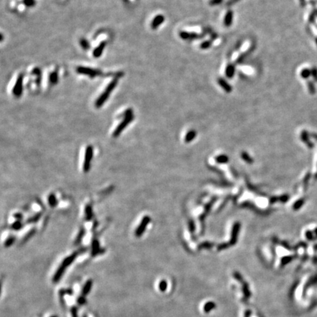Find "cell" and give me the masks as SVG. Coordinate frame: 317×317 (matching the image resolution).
<instances>
[{"instance_id": "obj_6", "label": "cell", "mask_w": 317, "mask_h": 317, "mask_svg": "<svg viewBox=\"0 0 317 317\" xmlns=\"http://www.w3.org/2000/svg\"><path fill=\"white\" fill-rule=\"evenodd\" d=\"M164 21H165V17H164L162 15H157V16H155V18H154V20L152 21V22H151V28L154 29H156L163 23Z\"/></svg>"}, {"instance_id": "obj_19", "label": "cell", "mask_w": 317, "mask_h": 317, "mask_svg": "<svg viewBox=\"0 0 317 317\" xmlns=\"http://www.w3.org/2000/svg\"><path fill=\"white\" fill-rule=\"evenodd\" d=\"M311 70V76L313 80L315 82H317V68L316 67H313Z\"/></svg>"}, {"instance_id": "obj_17", "label": "cell", "mask_w": 317, "mask_h": 317, "mask_svg": "<svg viewBox=\"0 0 317 317\" xmlns=\"http://www.w3.org/2000/svg\"><path fill=\"white\" fill-rule=\"evenodd\" d=\"M49 205H50L52 207L55 206V205H56V203H57V200H56V198H55V195H49Z\"/></svg>"}, {"instance_id": "obj_13", "label": "cell", "mask_w": 317, "mask_h": 317, "mask_svg": "<svg viewBox=\"0 0 317 317\" xmlns=\"http://www.w3.org/2000/svg\"><path fill=\"white\" fill-rule=\"evenodd\" d=\"M211 45H212V41H211V40H206V41H203V43H201L200 47H201V49H208L211 47Z\"/></svg>"}, {"instance_id": "obj_15", "label": "cell", "mask_w": 317, "mask_h": 317, "mask_svg": "<svg viewBox=\"0 0 317 317\" xmlns=\"http://www.w3.org/2000/svg\"><path fill=\"white\" fill-rule=\"evenodd\" d=\"M59 294L60 295L61 297H63V296L65 295V294H68V295H72L73 294V290L70 289V288H66V289H61L59 291Z\"/></svg>"}, {"instance_id": "obj_23", "label": "cell", "mask_w": 317, "mask_h": 317, "mask_svg": "<svg viewBox=\"0 0 317 317\" xmlns=\"http://www.w3.org/2000/svg\"><path fill=\"white\" fill-rule=\"evenodd\" d=\"M13 242H14V238H10L9 239H7V241H6L4 245H5L6 247H9V246L11 245Z\"/></svg>"}, {"instance_id": "obj_29", "label": "cell", "mask_w": 317, "mask_h": 317, "mask_svg": "<svg viewBox=\"0 0 317 317\" xmlns=\"http://www.w3.org/2000/svg\"><path fill=\"white\" fill-rule=\"evenodd\" d=\"M83 317H87V316H86V315H84Z\"/></svg>"}, {"instance_id": "obj_8", "label": "cell", "mask_w": 317, "mask_h": 317, "mask_svg": "<svg viewBox=\"0 0 317 317\" xmlns=\"http://www.w3.org/2000/svg\"><path fill=\"white\" fill-rule=\"evenodd\" d=\"M65 269L66 268H65L63 266L60 265V267L58 269L57 272H55V275H54L53 277V279H52V281H53L54 283H58V282L60 280L62 276L63 275L65 271Z\"/></svg>"}, {"instance_id": "obj_24", "label": "cell", "mask_w": 317, "mask_h": 317, "mask_svg": "<svg viewBox=\"0 0 317 317\" xmlns=\"http://www.w3.org/2000/svg\"><path fill=\"white\" fill-rule=\"evenodd\" d=\"M159 287H160V289L162 290V291L165 290V288H166V283H165V281L161 282L160 285H159Z\"/></svg>"}, {"instance_id": "obj_30", "label": "cell", "mask_w": 317, "mask_h": 317, "mask_svg": "<svg viewBox=\"0 0 317 317\" xmlns=\"http://www.w3.org/2000/svg\"><path fill=\"white\" fill-rule=\"evenodd\" d=\"M316 16H317V11H316Z\"/></svg>"}, {"instance_id": "obj_10", "label": "cell", "mask_w": 317, "mask_h": 317, "mask_svg": "<svg viewBox=\"0 0 317 317\" xmlns=\"http://www.w3.org/2000/svg\"><path fill=\"white\" fill-rule=\"evenodd\" d=\"M93 286V280L89 279V280H87L85 282V283L83 285V288L82 290V295L83 296H87L88 294H89L90 291H91V288Z\"/></svg>"}, {"instance_id": "obj_16", "label": "cell", "mask_w": 317, "mask_h": 317, "mask_svg": "<svg viewBox=\"0 0 317 317\" xmlns=\"http://www.w3.org/2000/svg\"><path fill=\"white\" fill-rule=\"evenodd\" d=\"M85 214H86V219L87 220H90L92 217L93 213H92V209H91V207L90 206L86 207V209H85Z\"/></svg>"}, {"instance_id": "obj_4", "label": "cell", "mask_w": 317, "mask_h": 317, "mask_svg": "<svg viewBox=\"0 0 317 317\" xmlns=\"http://www.w3.org/2000/svg\"><path fill=\"white\" fill-rule=\"evenodd\" d=\"M179 36L183 40H195V39L202 37V36H200L199 35L195 32H188L186 31H181L179 32Z\"/></svg>"}, {"instance_id": "obj_27", "label": "cell", "mask_w": 317, "mask_h": 317, "mask_svg": "<svg viewBox=\"0 0 317 317\" xmlns=\"http://www.w3.org/2000/svg\"><path fill=\"white\" fill-rule=\"evenodd\" d=\"M51 317H58L57 316H52Z\"/></svg>"}, {"instance_id": "obj_1", "label": "cell", "mask_w": 317, "mask_h": 317, "mask_svg": "<svg viewBox=\"0 0 317 317\" xmlns=\"http://www.w3.org/2000/svg\"><path fill=\"white\" fill-rule=\"evenodd\" d=\"M93 147L91 145L87 147L86 151H85V161H84L83 170L85 173L89 172V170L91 168V162L93 158Z\"/></svg>"}, {"instance_id": "obj_20", "label": "cell", "mask_w": 317, "mask_h": 317, "mask_svg": "<svg viewBox=\"0 0 317 317\" xmlns=\"http://www.w3.org/2000/svg\"><path fill=\"white\" fill-rule=\"evenodd\" d=\"M70 313H71L72 317H78V308L76 306H73L70 309Z\"/></svg>"}, {"instance_id": "obj_21", "label": "cell", "mask_w": 317, "mask_h": 317, "mask_svg": "<svg viewBox=\"0 0 317 317\" xmlns=\"http://www.w3.org/2000/svg\"><path fill=\"white\" fill-rule=\"evenodd\" d=\"M316 12L315 11H313L311 13L310 16H309V22H311V23H313L315 21V17H316Z\"/></svg>"}, {"instance_id": "obj_3", "label": "cell", "mask_w": 317, "mask_h": 317, "mask_svg": "<svg viewBox=\"0 0 317 317\" xmlns=\"http://www.w3.org/2000/svg\"><path fill=\"white\" fill-rule=\"evenodd\" d=\"M149 221H150L149 217H147V216L144 217V218L142 219L141 223L139 224V225L137 227L136 231H135V235H136V236L139 237L142 236V234H143V232L145 231V227L148 225Z\"/></svg>"}, {"instance_id": "obj_22", "label": "cell", "mask_w": 317, "mask_h": 317, "mask_svg": "<svg viewBox=\"0 0 317 317\" xmlns=\"http://www.w3.org/2000/svg\"><path fill=\"white\" fill-rule=\"evenodd\" d=\"M223 0H210L209 1V4L211 6L217 5V4H221Z\"/></svg>"}, {"instance_id": "obj_12", "label": "cell", "mask_w": 317, "mask_h": 317, "mask_svg": "<svg viewBox=\"0 0 317 317\" xmlns=\"http://www.w3.org/2000/svg\"><path fill=\"white\" fill-rule=\"evenodd\" d=\"M300 76L303 79H307L311 76V70L308 68H303L300 72Z\"/></svg>"}, {"instance_id": "obj_11", "label": "cell", "mask_w": 317, "mask_h": 317, "mask_svg": "<svg viewBox=\"0 0 317 317\" xmlns=\"http://www.w3.org/2000/svg\"><path fill=\"white\" fill-rule=\"evenodd\" d=\"M235 65L232 63H229L227 65L226 68H225V76L228 79H232L234 76V74H235Z\"/></svg>"}, {"instance_id": "obj_5", "label": "cell", "mask_w": 317, "mask_h": 317, "mask_svg": "<svg viewBox=\"0 0 317 317\" xmlns=\"http://www.w3.org/2000/svg\"><path fill=\"white\" fill-rule=\"evenodd\" d=\"M217 83L219 84L220 87L225 91L226 93H231L232 91V87L230 84H228L227 82V81L225 80L223 78H218L217 79Z\"/></svg>"}, {"instance_id": "obj_2", "label": "cell", "mask_w": 317, "mask_h": 317, "mask_svg": "<svg viewBox=\"0 0 317 317\" xmlns=\"http://www.w3.org/2000/svg\"><path fill=\"white\" fill-rule=\"evenodd\" d=\"M132 116L131 115V113H129V115L126 117L125 119H124V121L121 123V124H120V125L116 128V129H115V131L113 133L114 137H117L119 136V134L121 133V132H122V131L124 130L126 127H127V126L129 124V123H130V121H132Z\"/></svg>"}, {"instance_id": "obj_25", "label": "cell", "mask_w": 317, "mask_h": 317, "mask_svg": "<svg viewBox=\"0 0 317 317\" xmlns=\"http://www.w3.org/2000/svg\"><path fill=\"white\" fill-rule=\"evenodd\" d=\"M300 1V4L301 5L302 7H305L306 5V0H299Z\"/></svg>"}, {"instance_id": "obj_14", "label": "cell", "mask_w": 317, "mask_h": 317, "mask_svg": "<svg viewBox=\"0 0 317 317\" xmlns=\"http://www.w3.org/2000/svg\"><path fill=\"white\" fill-rule=\"evenodd\" d=\"M308 85V91L309 93H310L311 94H314L315 92H316V88H315V85L313 83V82H311V81H308L307 83Z\"/></svg>"}, {"instance_id": "obj_26", "label": "cell", "mask_w": 317, "mask_h": 317, "mask_svg": "<svg viewBox=\"0 0 317 317\" xmlns=\"http://www.w3.org/2000/svg\"><path fill=\"white\" fill-rule=\"evenodd\" d=\"M239 0H231L230 1H228V4H234V3H236V1H238Z\"/></svg>"}, {"instance_id": "obj_9", "label": "cell", "mask_w": 317, "mask_h": 317, "mask_svg": "<svg viewBox=\"0 0 317 317\" xmlns=\"http://www.w3.org/2000/svg\"><path fill=\"white\" fill-rule=\"evenodd\" d=\"M233 16H234V13H233L232 10H228V12L225 14V18H224V25L226 27H229L232 24Z\"/></svg>"}, {"instance_id": "obj_7", "label": "cell", "mask_w": 317, "mask_h": 317, "mask_svg": "<svg viewBox=\"0 0 317 317\" xmlns=\"http://www.w3.org/2000/svg\"><path fill=\"white\" fill-rule=\"evenodd\" d=\"M78 254H79V252H74V253L72 254V255L68 256L67 258H65L63 260V261L62 262L61 265L63 266L65 268H67L69 265H70V264L73 262L75 258H76V256L78 255Z\"/></svg>"}, {"instance_id": "obj_28", "label": "cell", "mask_w": 317, "mask_h": 317, "mask_svg": "<svg viewBox=\"0 0 317 317\" xmlns=\"http://www.w3.org/2000/svg\"><path fill=\"white\" fill-rule=\"evenodd\" d=\"M316 45H317V38L316 39Z\"/></svg>"}, {"instance_id": "obj_18", "label": "cell", "mask_w": 317, "mask_h": 317, "mask_svg": "<svg viewBox=\"0 0 317 317\" xmlns=\"http://www.w3.org/2000/svg\"><path fill=\"white\" fill-rule=\"evenodd\" d=\"M77 303H78V304L80 305H83L86 303V298H85V296L81 295L80 297H78Z\"/></svg>"}]
</instances>
